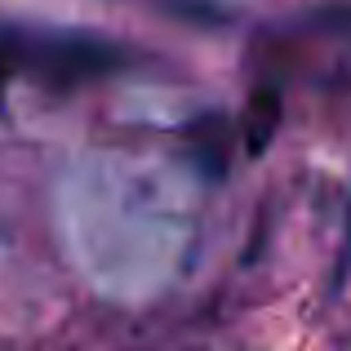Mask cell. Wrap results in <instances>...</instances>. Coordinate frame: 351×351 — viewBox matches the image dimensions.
<instances>
[{"mask_svg": "<svg viewBox=\"0 0 351 351\" xmlns=\"http://www.w3.org/2000/svg\"><path fill=\"white\" fill-rule=\"evenodd\" d=\"M338 285L351 276V200H347V227H343V258H338Z\"/></svg>", "mask_w": 351, "mask_h": 351, "instance_id": "3", "label": "cell"}, {"mask_svg": "<svg viewBox=\"0 0 351 351\" xmlns=\"http://www.w3.org/2000/svg\"><path fill=\"white\" fill-rule=\"evenodd\" d=\"M116 67H120L116 45L89 40V36H49V40H27L23 36V67L18 71H32V76L49 80V85L67 89Z\"/></svg>", "mask_w": 351, "mask_h": 351, "instance_id": "1", "label": "cell"}, {"mask_svg": "<svg viewBox=\"0 0 351 351\" xmlns=\"http://www.w3.org/2000/svg\"><path fill=\"white\" fill-rule=\"evenodd\" d=\"M276 120H280V94L271 89H258L249 98V116H245V134H249V152H263L276 134Z\"/></svg>", "mask_w": 351, "mask_h": 351, "instance_id": "2", "label": "cell"}]
</instances>
